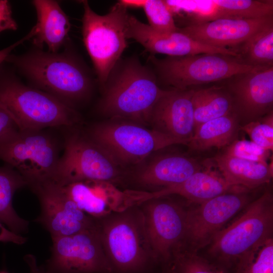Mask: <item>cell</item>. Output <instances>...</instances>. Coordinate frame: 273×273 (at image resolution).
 Returning a JSON list of instances; mask_svg holds the SVG:
<instances>
[{"instance_id": "1", "label": "cell", "mask_w": 273, "mask_h": 273, "mask_svg": "<svg viewBox=\"0 0 273 273\" xmlns=\"http://www.w3.org/2000/svg\"><path fill=\"white\" fill-rule=\"evenodd\" d=\"M273 234V196L266 190L197 253L222 273H242Z\"/></svg>"}, {"instance_id": "2", "label": "cell", "mask_w": 273, "mask_h": 273, "mask_svg": "<svg viewBox=\"0 0 273 273\" xmlns=\"http://www.w3.org/2000/svg\"><path fill=\"white\" fill-rule=\"evenodd\" d=\"M95 219L111 273H162L138 205Z\"/></svg>"}, {"instance_id": "3", "label": "cell", "mask_w": 273, "mask_h": 273, "mask_svg": "<svg viewBox=\"0 0 273 273\" xmlns=\"http://www.w3.org/2000/svg\"><path fill=\"white\" fill-rule=\"evenodd\" d=\"M108 80L101 111L112 118L150 124L154 107L167 90L158 86L153 72L136 59H130Z\"/></svg>"}, {"instance_id": "4", "label": "cell", "mask_w": 273, "mask_h": 273, "mask_svg": "<svg viewBox=\"0 0 273 273\" xmlns=\"http://www.w3.org/2000/svg\"><path fill=\"white\" fill-rule=\"evenodd\" d=\"M0 105L20 130L69 127L78 120L69 105L49 93L10 78L0 80Z\"/></svg>"}, {"instance_id": "5", "label": "cell", "mask_w": 273, "mask_h": 273, "mask_svg": "<svg viewBox=\"0 0 273 273\" xmlns=\"http://www.w3.org/2000/svg\"><path fill=\"white\" fill-rule=\"evenodd\" d=\"M39 88L71 106L90 89V79L82 67L66 55L36 51L8 57Z\"/></svg>"}, {"instance_id": "6", "label": "cell", "mask_w": 273, "mask_h": 273, "mask_svg": "<svg viewBox=\"0 0 273 273\" xmlns=\"http://www.w3.org/2000/svg\"><path fill=\"white\" fill-rule=\"evenodd\" d=\"M83 7L82 32L84 44L91 58L99 80L106 84L127 47V8L117 2L104 15L95 13L86 1Z\"/></svg>"}, {"instance_id": "7", "label": "cell", "mask_w": 273, "mask_h": 273, "mask_svg": "<svg viewBox=\"0 0 273 273\" xmlns=\"http://www.w3.org/2000/svg\"><path fill=\"white\" fill-rule=\"evenodd\" d=\"M150 59L158 78L173 88L180 90L217 83L256 68L243 64L236 57L214 53L167 56L163 59L151 56Z\"/></svg>"}, {"instance_id": "8", "label": "cell", "mask_w": 273, "mask_h": 273, "mask_svg": "<svg viewBox=\"0 0 273 273\" xmlns=\"http://www.w3.org/2000/svg\"><path fill=\"white\" fill-rule=\"evenodd\" d=\"M90 140L119 166L141 163L153 153L168 146L187 142L140 124L106 122L90 129Z\"/></svg>"}, {"instance_id": "9", "label": "cell", "mask_w": 273, "mask_h": 273, "mask_svg": "<svg viewBox=\"0 0 273 273\" xmlns=\"http://www.w3.org/2000/svg\"><path fill=\"white\" fill-rule=\"evenodd\" d=\"M251 191L235 186L200 204L189 203L183 239L178 250L198 253L254 199Z\"/></svg>"}, {"instance_id": "10", "label": "cell", "mask_w": 273, "mask_h": 273, "mask_svg": "<svg viewBox=\"0 0 273 273\" xmlns=\"http://www.w3.org/2000/svg\"><path fill=\"white\" fill-rule=\"evenodd\" d=\"M59 158L56 141L43 130H18L0 142V160L29 187L51 181Z\"/></svg>"}, {"instance_id": "11", "label": "cell", "mask_w": 273, "mask_h": 273, "mask_svg": "<svg viewBox=\"0 0 273 273\" xmlns=\"http://www.w3.org/2000/svg\"><path fill=\"white\" fill-rule=\"evenodd\" d=\"M52 180L64 186L87 180L104 181L116 186L126 173L103 149L78 133L68 135Z\"/></svg>"}, {"instance_id": "12", "label": "cell", "mask_w": 273, "mask_h": 273, "mask_svg": "<svg viewBox=\"0 0 273 273\" xmlns=\"http://www.w3.org/2000/svg\"><path fill=\"white\" fill-rule=\"evenodd\" d=\"M138 205L152 248L166 270L171 267L183 239L189 203L167 196L149 199Z\"/></svg>"}, {"instance_id": "13", "label": "cell", "mask_w": 273, "mask_h": 273, "mask_svg": "<svg viewBox=\"0 0 273 273\" xmlns=\"http://www.w3.org/2000/svg\"><path fill=\"white\" fill-rule=\"evenodd\" d=\"M44 269L53 273H111L94 226L75 234L52 238Z\"/></svg>"}, {"instance_id": "14", "label": "cell", "mask_w": 273, "mask_h": 273, "mask_svg": "<svg viewBox=\"0 0 273 273\" xmlns=\"http://www.w3.org/2000/svg\"><path fill=\"white\" fill-rule=\"evenodd\" d=\"M30 188L40 206V214L35 221L49 233L51 238L75 234L95 226L94 218L82 211L62 186L48 181Z\"/></svg>"}, {"instance_id": "15", "label": "cell", "mask_w": 273, "mask_h": 273, "mask_svg": "<svg viewBox=\"0 0 273 273\" xmlns=\"http://www.w3.org/2000/svg\"><path fill=\"white\" fill-rule=\"evenodd\" d=\"M217 83L230 94L239 119L248 123L272 111L273 66L256 67Z\"/></svg>"}, {"instance_id": "16", "label": "cell", "mask_w": 273, "mask_h": 273, "mask_svg": "<svg viewBox=\"0 0 273 273\" xmlns=\"http://www.w3.org/2000/svg\"><path fill=\"white\" fill-rule=\"evenodd\" d=\"M173 17L186 26L221 18H257L273 15L272 0L165 1Z\"/></svg>"}, {"instance_id": "17", "label": "cell", "mask_w": 273, "mask_h": 273, "mask_svg": "<svg viewBox=\"0 0 273 273\" xmlns=\"http://www.w3.org/2000/svg\"><path fill=\"white\" fill-rule=\"evenodd\" d=\"M197 160L180 154H166L152 158L130 173L124 180L133 190L154 192L179 184L203 169Z\"/></svg>"}, {"instance_id": "18", "label": "cell", "mask_w": 273, "mask_h": 273, "mask_svg": "<svg viewBox=\"0 0 273 273\" xmlns=\"http://www.w3.org/2000/svg\"><path fill=\"white\" fill-rule=\"evenodd\" d=\"M126 37L140 43L148 51L170 57L190 56L204 53L220 54L237 57L232 49L219 48L204 44L177 31L161 33L128 14Z\"/></svg>"}, {"instance_id": "19", "label": "cell", "mask_w": 273, "mask_h": 273, "mask_svg": "<svg viewBox=\"0 0 273 273\" xmlns=\"http://www.w3.org/2000/svg\"><path fill=\"white\" fill-rule=\"evenodd\" d=\"M271 23L273 15L257 18H221L178 27L177 31L206 45L233 49Z\"/></svg>"}, {"instance_id": "20", "label": "cell", "mask_w": 273, "mask_h": 273, "mask_svg": "<svg viewBox=\"0 0 273 273\" xmlns=\"http://www.w3.org/2000/svg\"><path fill=\"white\" fill-rule=\"evenodd\" d=\"M205 167L185 180L154 192L127 190L130 206L149 199L167 196H177L192 204H200L231 190L220 173L206 161Z\"/></svg>"}, {"instance_id": "21", "label": "cell", "mask_w": 273, "mask_h": 273, "mask_svg": "<svg viewBox=\"0 0 273 273\" xmlns=\"http://www.w3.org/2000/svg\"><path fill=\"white\" fill-rule=\"evenodd\" d=\"M193 92L194 88L167 90L153 109L150 124L154 129L188 144L195 130Z\"/></svg>"}, {"instance_id": "22", "label": "cell", "mask_w": 273, "mask_h": 273, "mask_svg": "<svg viewBox=\"0 0 273 273\" xmlns=\"http://www.w3.org/2000/svg\"><path fill=\"white\" fill-rule=\"evenodd\" d=\"M77 206L93 218H98L125 208L123 191L111 183L87 180L62 186Z\"/></svg>"}, {"instance_id": "23", "label": "cell", "mask_w": 273, "mask_h": 273, "mask_svg": "<svg viewBox=\"0 0 273 273\" xmlns=\"http://www.w3.org/2000/svg\"><path fill=\"white\" fill-rule=\"evenodd\" d=\"M32 3L37 15L33 42L37 47L46 45L49 52L57 53L68 38L69 19L56 1L34 0Z\"/></svg>"}, {"instance_id": "24", "label": "cell", "mask_w": 273, "mask_h": 273, "mask_svg": "<svg viewBox=\"0 0 273 273\" xmlns=\"http://www.w3.org/2000/svg\"><path fill=\"white\" fill-rule=\"evenodd\" d=\"M207 163L216 169L231 187L252 190L269 183L272 177V164L252 162L223 153L208 159Z\"/></svg>"}, {"instance_id": "25", "label": "cell", "mask_w": 273, "mask_h": 273, "mask_svg": "<svg viewBox=\"0 0 273 273\" xmlns=\"http://www.w3.org/2000/svg\"><path fill=\"white\" fill-rule=\"evenodd\" d=\"M239 120L234 112L209 120L195 129L186 146L194 151H204L212 147L225 148L235 140Z\"/></svg>"}, {"instance_id": "26", "label": "cell", "mask_w": 273, "mask_h": 273, "mask_svg": "<svg viewBox=\"0 0 273 273\" xmlns=\"http://www.w3.org/2000/svg\"><path fill=\"white\" fill-rule=\"evenodd\" d=\"M27 186L25 179L14 168L7 164L0 167V221L19 235L28 231L29 221L16 212L13 198L17 190Z\"/></svg>"}, {"instance_id": "27", "label": "cell", "mask_w": 273, "mask_h": 273, "mask_svg": "<svg viewBox=\"0 0 273 273\" xmlns=\"http://www.w3.org/2000/svg\"><path fill=\"white\" fill-rule=\"evenodd\" d=\"M192 101L195 129L209 120L233 112L232 97L225 87L219 83L208 87L194 89Z\"/></svg>"}, {"instance_id": "28", "label": "cell", "mask_w": 273, "mask_h": 273, "mask_svg": "<svg viewBox=\"0 0 273 273\" xmlns=\"http://www.w3.org/2000/svg\"><path fill=\"white\" fill-rule=\"evenodd\" d=\"M233 49L244 64L253 67L273 66V23Z\"/></svg>"}, {"instance_id": "29", "label": "cell", "mask_w": 273, "mask_h": 273, "mask_svg": "<svg viewBox=\"0 0 273 273\" xmlns=\"http://www.w3.org/2000/svg\"><path fill=\"white\" fill-rule=\"evenodd\" d=\"M120 2L128 7L142 8L147 17L148 25L161 33H169L178 30L173 14L165 1L123 0Z\"/></svg>"}, {"instance_id": "30", "label": "cell", "mask_w": 273, "mask_h": 273, "mask_svg": "<svg viewBox=\"0 0 273 273\" xmlns=\"http://www.w3.org/2000/svg\"><path fill=\"white\" fill-rule=\"evenodd\" d=\"M171 267L174 273H222L197 253L178 250Z\"/></svg>"}, {"instance_id": "31", "label": "cell", "mask_w": 273, "mask_h": 273, "mask_svg": "<svg viewBox=\"0 0 273 273\" xmlns=\"http://www.w3.org/2000/svg\"><path fill=\"white\" fill-rule=\"evenodd\" d=\"M246 132L251 141L259 146L272 151L273 149V112L240 127Z\"/></svg>"}, {"instance_id": "32", "label": "cell", "mask_w": 273, "mask_h": 273, "mask_svg": "<svg viewBox=\"0 0 273 273\" xmlns=\"http://www.w3.org/2000/svg\"><path fill=\"white\" fill-rule=\"evenodd\" d=\"M270 152L251 141L241 139L234 140L225 148L223 153L252 162L268 163Z\"/></svg>"}, {"instance_id": "33", "label": "cell", "mask_w": 273, "mask_h": 273, "mask_svg": "<svg viewBox=\"0 0 273 273\" xmlns=\"http://www.w3.org/2000/svg\"><path fill=\"white\" fill-rule=\"evenodd\" d=\"M242 273H273V239L269 240L259 249Z\"/></svg>"}, {"instance_id": "34", "label": "cell", "mask_w": 273, "mask_h": 273, "mask_svg": "<svg viewBox=\"0 0 273 273\" xmlns=\"http://www.w3.org/2000/svg\"><path fill=\"white\" fill-rule=\"evenodd\" d=\"M17 26L9 2L0 0V33L5 30H16Z\"/></svg>"}, {"instance_id": "35", "label": "cell", "mask_w": 273, "mask_h": 273, "mask_svg": "<svg viewBox=\"0 0 273 273\" xmlns=\"http://www.w3.org/2000/svg\"><path fill=\"white\" fill-rule=\"evenodd\" d=\"M18 130L11 116L0 105V142Z\"/></svg>"}, {"instance_id": "36", "label": "cell", "mask_w": 273, "mask_h": 273, "mask_svg": "<svg viewBox=\"0 0 273 273\" xmlns=\"http://www.w3.org/2000/svg\"><path fill=\"white\" fill-rule=\"evenodd\" d=\"M0 242L23 245L27 242V238L11 231L0 221Z\"/></svg>"}, {"instance_id": "37", "label": "cell", "mask_w": 273, "mask_h": 273, "mask_svg": "<svg viewBox=\"0 0 273 273\" xmlns=\"http://www.w3.org/2000/svg\"><path fill=\"white\" fill-rule=\"evenodd\" d=\"M35 34V31L33 28L24 37L14 43L8 47L0 50V64L6 60L10 56V53L15 48L22 44L25 41L32 38Z\"/></svg>"}, {"instance_id": "38", "label": "cell", "mask_w": 273, "mask_h": 273, "mask_svg": "<svg viewBox=\"0 0 273 273\" xmlns=\"http://www.w3.org/2000/svg\"><path fill=\"white\" fill-rule=\"evenodd\" d=\"M23 260L28 266V273H45L44 267L39 266L36 257L31 254L25 255Z\"/></svg>"}, {"instance_id": "39", "label": "cell", "mask_w": 273, "mask_h": 273, "mask_svg": "<svg viewBox=\"0 0 273 273\" xmlns=\"http://www.w3.org/2000/svg\"><path fill=\"white\" fill-rule=\"evenodd\" d=\"M162 273H174L172 267L171 266L167 269L164 271Z\"/></svg>"}, {"instance_id": "40", "label": "cell", "mask_w": 273, "mask_h": 273, "mask_svg": "<svg viewBox=\"0 0 273 273\" xmlns=\"http://www.w3.org/2000/svg\"><path fill=\"white\" fill-rule=\"evenodd\" d=\"M44 271H45V273H53V272H50V271H47L45 269H44Z\"/></svg>"}, {"instance_id": "41", "label": "cell", "mask_w": 273, "mask_h": 273, "mask_svg": "<svg viewBox=\"0 0 273 273\" xmlns=\"http://www.w3.org/2000/svg\"><path fill=\"white\" fill-rule=\"evenodd\" d=\"M0 273H8L6 271H0Z\"/></svg>"}]
</instances>
